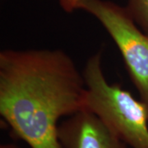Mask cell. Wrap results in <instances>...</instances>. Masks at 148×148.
<instances>
[{
  "mask_svg": "<svg viewBox=\"0 0 148 148\" xmlns=\"http://www.w3.org/2000/svg\"><path fill=\"white\" fill-rule=\"evenodd\" d=\"M84 77L61 49L0 52V114L32 148H63L58 120L86 109Z\"/></svg>",
  "mask_w": 148,
  "mask_h": 148,
  "instance_id": "obj_1",
  "label": "cell"
},
{
  "mask_svg": "<svg viewBox=\"0 0 148 148\" xmlns=\"http://www.w3.org/2000/svg\"><path fill=\"white\" fill-rule=\"evenodd\" d=\"M87 90L86 109L132 148H148V109L118 83L107 82L102 69V52L91 55L83 69Z\"/></svg>",
  "mask_w": 148,
  "mask_h": 148,
  "instance_id": "obj_2",
  "label": "cell"
},
{
  "mask_svg": "<svg viewBox=\"0 0 148 148\" xmlns=\"http://www.w3.org/2000/svg\"><path fill=\"white\" fill-rule=\"evenodd\" d=\"M77 9L95 16L120 51L140 100L148 109V35L138 27L126 7L107 0H80Z\"/></svg>",
  "mask_w": 148,
  "mask_h": 148,
  "instance_id": "obj_3",
  "label": "cell"
},
{
  "mask_svg": "<svg viewBox=\"0 0 148 148\" xmlns=\"http://www.w3.org/2000/svg\"><path fill=\"white\" fill-rule=\"evenodd\" d=\"M58 135L63 148H127L99 117L86 109L61 122Z\"/></svg>",
  "mask_w": 148,
  "mask_h": 148,
  "instance_id": "obj_4",
  "label": "cell"
},
{
  "mask_svg": "<svg viewBox=\"0 0 148 148\" xmlns=\"http://www.w3.org/2000/svg\"><path fill=\"white\" fill-rule=\"evenodd\" d=\"M125 7L137 25L148 35V0H127Z\"/></svg>",
  "mask_w": 148,
  "mask_h": 148,
  "instance_id": "obj_5",
  "label": "cell"
},
{
  "mask_svg": "<svg viewBox=\"0 0 148 148\" xmlns=\"http://www.w3.org/2000/svg\"><path fill=\"white\" fill-rule=\"evenodd\" d=\"M79 1L80 0H58L59 5L62 9L68 13H71L77 9V4Z\"/></svg>",
  "mask_w": 148,
  "mask_h": 148,
  "instance_id": "obj_6",
  "label": "cell"
},
{
  "mask_svg": "<svg viewBox=\"0 0 148 148\" xmlns=\"http://www.w3.org/2000/svg\"><path fill=\"white\" fill-rule=\"evenodd\" d=\"M0 148H21L19 147L16 144L13 143H5V144H2L0 146Z\"/></svg>",
  "mask_w": 148,
  "mask_h": 148,
  "instance_id": "obj_7",
  "label": "cell"
}]
</instances>
